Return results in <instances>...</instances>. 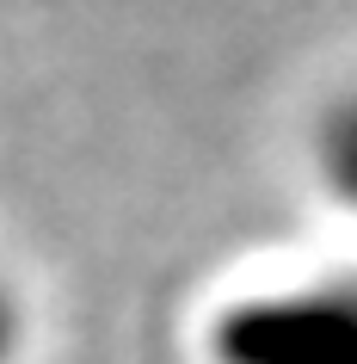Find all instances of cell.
<instances>
[{
	"instance_id": "cell-1",
	"label": "cell",
	"mask_w": 357,
	"mask_h": 364,
	"mask_svg": "<svg viewBox=\"0 0 357 364\" xmlns=\"http://www.w3.org/2000/svg\"><path fill=\"white\" fill-rule=\"evenodd\" d=\"M222 364H357V284L246 296L216 321Z\"/></svg>"
},
{
	"instance_id": "cell-2",
	"label": "cell",
	"mask_w": 357,
	"mask_h": 364,
	"mask_svg": "<svg viewBox=\"0 0 357 364\" xmlns=\"http://www.w3.org/2000/svg\"><path fill=\"white\" fill-rule=\"evenodd\" d=\"M320 154H326V179H333L339 192L357 204V99L333 117V124H326V142H320Z\"/></svg>"
},
{
	"instance_id": "cell-3",
	"label": "cell",
	"mask_w": 357,
	"mask_h": 364,
	"mask_svg": "<svg viewBox=\"0 0 357 364\" xmlns=\"http://www.w3.org/2000/svg\"><path fill=\"white\" fill-rule=\"evenodd\" d=\"M6 352H13V315H6V303H0V364H6Z\"/></svg>"
}]
</instances>
